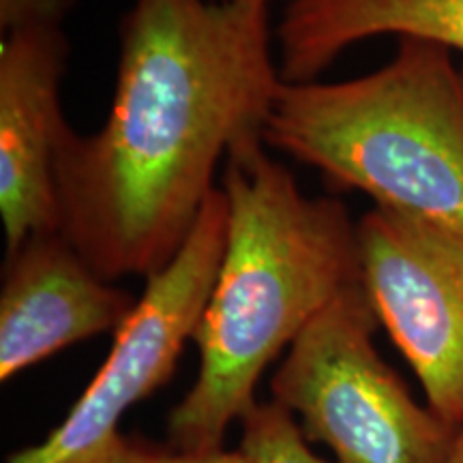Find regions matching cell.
<instances>
[{"label": "cell", "instance_id": "obj_1", "mask_svg": "<svg viewBox=\"0 0 463 463\" xmlns=\"http://www.w3.org/2000/svg\"><path fill=\"white\" fill-rule=\"evenodd\" d=\"M269 7L136 0L127 11L106 123L90 136L67 127L56 153V228L103 279L164 269L219 164L264 142L283 84Z\"/></svg>", "mask_w": 463, "mask_h": 463}, {"label": "cell", "instance_id": "obj_2", "mask_svg": "<svg viewBox=\"0 0 463 463\" xmlns=\"http://www.w3.org/2000/svg\"><path fill=\"white\" fill-rule=\"evenodd\" d=\"M266 148L251 142L225 159L228 239L194 335L200 367L167 422L178 453L222 449L266 367L361 281L358 222L344 202L303 194Z\"/></svg>", "mask_w": 463, "mask_h": 463}, {"label": "cell", "instance_id": "obj_3", "mask_svg": "<svg viewBox=\"0 0 463 463\" xmlns=\"http://www.w3.org/2000/svg\"><path fill=\"white\" fill-rule=\"evenodd\" d=\"M264 144L378 208L463 234V75L444 45L403 37L361 78L283 82Z\"/></svg>", "mask_w": 463, "mask_h": 463}, {"label": "cell", "instance_id": "obj_4", "mask_svg": "<svg viewBox=\"0 0 463 463\" xmlns=\"http://www.w3.org/2000/svg\"><path fill=\"white\" fill-rule=\"evenodd\" d=\"M378 324L363 281L352 283L289 345L273 399L339 463H447L457 430L382 361Z\"/></svg>", "mask_w": 463, "mask_h": 463}, {"label": "cell", "instance_id": "obj_5", "mask_svg": "<svg viewBox=\"0 0 463 463\" xmlns=\"http://www.w3.org/2000/svg\"><path fill=\"white\" fill-rule=\"evenodd\" d=\"M228 239V200L215 189L178 253L155 275L112 350L65 420L39 444L7 463H92L120 436V419L172 378L187 341H194L215 288Z\"/></svg>", "mask_w": 463, "mask_h": 463}, {"label": "cell", "instance_id": "obj_6", "mask_svg": "<svg viewBox=\"0 0 463 463\" xmlns=\"http://www.w3.org/2000/svg\"><path fill=\"white\" fill-rule=\"evenodd\" d=\"M361 281L425 391L455 430L463 420V234L373 206L358 219Z\"/></svg>", "mask_w": 463, "mask_h": 463}, {"label": "cell", "instance_id": "obj_7", "mask_svg": "<svg viewBox=\"0 0 463 463\" xmlns=\"http://www.w3.org/2000/svg\"><path fill=\"white\" fill-rule=\"evenodd\" d=\"M69 42L62 24H31L0 43V219L7 253L58 230L56 153L67 120L61 86Z\"/></svg>", "mask_w": 463, "mask_h": 463}, {"label": "cell", "instance_id": "obj_8", "mask_svg": "<svg viewBox=\"0 0 463 463\" xmlns=\"http://www.w3.org/2000/svg\"><path fill=\"white\" fill-rule=\"evenodd\" d=\"M137 298L112 286L61 230L28 236L7 253L0 289V380L65 347L116 333Z\"/></svg>", "mask_w": 463, "mask_h": 463}, {"label": "cell", "instance_id": "obj_9", "mask_svg": "<svg viewBox=\"0 0 463 463\" xmlns=\"http://www.w3.org/2000/svg\"><path fill=\"white\" fill-rule=\"evenodd\" d=\"M380 34L463 54V0H288L275 28L283 82L317 80L347 48Z\"/></svg>", "mask_w": 463, "mask_h": 463}, {"label": "cell", "instance_id": "obj_10", "mask_svg": "<svg viewBox=\"0 0 463 463\" xmlns=\"http://www.w3.org/2000/svg\"><path fill=\"white\" fill-rule=\"evenodd\" d=\"M241 425V450L253 463H326L311 453L294 414L275 399L253 403Z\"/></svg>", "mask_w": 463, "mask_h": 463}, {"label": "cell", "instance_id": "obj_11", "mask_svg": "<svg viewBox=\"0 0 463 463\" xmlns=\"http://www.w3.org/2000/svg\"><path fill=\"white\" fill-rule=\"evenodd\" d=\"M78 0H0L3 33L31 24H62Z\"/></svg>", "mask_w": 463, "mask_h": 463}, {"label": "cell", "instance_id": "obj_12", "mask_svg": "<svg viewBox=\"0 0 463 463\" xmlns=\"http://www.w3.org/2000/svg\"><path fill=\"white\" fill-rule=\"evenodd\" d=\"M92 463H174V455L118 436L112 447L103 450Z\"/></svg>", "mask_w": 463, "mask_h": 463}, {"label": "cell", "instance_id": "obj_13", "mask_svg": "<svg viewBox=\"0 0 463 463\" xmlns=\"http://www.w3.org/2000/svg\"><path fill=\"white\" fill-rule=\"evenodd\" d=\"M174 463H253L242 450H194V453H174Z\"/></svg>", "mask_w": 463, "mask_h": 463}, {"label": "cell", "instance_id": "obj_14", "mask_svg": "<svg viewBox=\"0 0 463 463\" xmlns=\"http://www.w3.org/2000/svg\"><path fill=\"white\" fill-rule=\"evenodd\" d=\"M447 463H463V420L459 422V427H457L455 431L453 447H450Z\"/></svg>", "mask_w": 463, "mask_h": 463}, {"label": "cell", "instance_id": "obj_15", "mask_svg": "<svg viewBox=\"0 0 463 463\" xmlns=\"http://www.w3.org/2000/svg\"><path fill=\"white\" fill-rule=\"evenodd\" d=\"M247 3H264V5H270L273 0H247Z\"/></svg>", "mask_w": 463, "mask_h": 463}]
</instances>
